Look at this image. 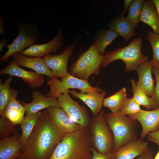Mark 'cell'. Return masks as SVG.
Returning <instances> with one entry per match:
<instances>
[{"label": "cell", "instance_id": "obj_1", "mask_svg": "<svg viewBox=\"0 0 159 159\" xmlns=\"http://www.w3.org/2000/svg\"><path fill=\"white\" fill-rule=\"evenodd\" d=\"M63 136L43 110L17 159H48Z\"/></svg>", "mask_w": 159, "mask_h": 159}, {"label": "cell", "instance_id": "obj_2", "mask_svg": "<svg viewBox=\"0 0 159 159\" xmlns=\"http://www.w3.org/2000/svg\"><path fill=\"white\" fill-rule=\"evenodd\" d=\"M89 128L81 127L64 135L48 159H91Z\"/></svg>", "mask_w": 159, "mask_h": 159}, {"label": "cell", "instance_id": "obj_3", "mask_svg": "<svg viewBox=\"0 0 159 159\" xmlns=\"http://www.w3.org/2000/svg\"><path fill=\"white\" fill-rule=\"evenodd\" d=\"M143 40L140 37L131 41L128 45L116 50L105 52L101 66L106 67L111 62L118 59L122 60L125 64L124 71L135 70L139 64L148 61V57L141 52Z\"/></svg>", "mask_w": 159, "mask_h": 159}, {"label": "cell", "instance_id": "obj_4", "mask_svg": "<svg viewBox=\"0 0 159 159\" xmlns=\"http://www.w3.org/2000/svg\"><path fill=\"white\" fill-rule=\"evenodd\" d=\"M104 116L113 134L114 152L122 145L137 139V120L122 115L119 112L109 113Z\"/></svg>", "mask_w": 159, "mask_h": 159}, {"label": "cell", "instance_id": "obj_5", "mask_svg": "<svg viewBox=\"0 0 159 159\" xmlns=\"http://www.w3.org/2000/svg\"><path fill=\"white\" fill-rule=\"evenodd\" d=\"M105 57L93 42L89 48L81 54L72 65L70 74L80 79L88 81L93 74L98 75Z\"/></svg>", "mask_w": 159, "mask_h": 159}, {"label": "cell", "instance_id": "obj_6", "mask_svg": "<svg viewBox=\"0 0 159 159\" xmlns=\"http://www.w3.org/2000/svg\"><path fill=\"white\" fill-rule=\"evenodd\" d=\"M104 115L102 110L98 115L93 117L89 129L92 147L99 153L106 154L114 152L115 143L112 132Z\"/></svg>", "mask_w": 159, "mask_h": 159}, {"label": "cell", "instance_id": "obj_7", "mask_svg": "<svg viewBox=\"0 0 159 159\" xmlns=\"http://www.w3.org/2000/svg\"><path fill=\"white\" fill-rule=\"evenodd\" d=\"M17 25L19 29L18 33L12 43L6 45L8 50L0 57V61L1 62H7L11 56L17 53H20L34 45L39 37L40 30L35 24H27L19 21Z\"/></svg>", "mask_w": 159, "mask_h": 159}, {"label": "cell", "instance_id": "obj_8", "mask_svg": "<svg viewBox=\"0 0 159 159\" xmlns=\"http://www.w3.org/2000/svg\"><path fill=\"white\" fill-rule=\"evenodd\" d=\"M61 78V81L56 78L47 79V84L50 90L46 95L47 97L57 98L70 89H79L82 93L103 91L99 87H92L88 81L80 79L69 73Z\"/></svg>", "mask_w": 159, "mask_h": 159}, {"label": "cell", "instance_id": "obj_9", "mask_svg": "<svg viewBox=\"0 0 159 159\" xmlns=\"http://www.w3.org/2000/svg\"><path fill=\"white\" fill-rule=\"evenodd\" d=\"M67 91L57 97L59 107L63 109L73 122L85 128H89L91 120L87 110L74 100Z\"/></svg>", "mask_w": 159, "mask_h": 159}, {"label": "cell", "instance_id": "obj_10", "mask_svg": "<svg viewBox=\"0 0 159 159\" xmlns=\"http://www.w3.org/2000/svg\"><path fill=\"white\" fill-rule=\"evenodd\" d=\"M79 37L72 44L64 48L61 53L57 55L49 54L43 58L47 67L51 71L54 78H61L68 73L67 71L69 58L76 47Z\"/></svg>", "mask_w": 159, "mask_h": 159}, {"label": "cell", "instance_id": "obj_11", "mask_svg": "<svg viewBox=\"0 0 159 159\" xmlns=\"http://www.w3.org/2000/svg\"><path fill=\"white\" fill-rule=\"evenodd\" d=\"M0 74H7L20 77L31 88L34 89L42 86L45 81L43 75L21 68L13 60L6 67L0 70Z\"/></svg>", "mask_w": 159, "mask_h": 159}, {"label": "cell", "instance_id": "obj_12", "mask_svg": "<svg viewBox=\"0 0 159 159\" xmlns=\"http://www.w3.org/2000/svg\"><path fill=\"white\" fill-rule=\"evenodd\" d=\"M63 30L59 29L54 38L50 42L44 44H34L20 53L30 57H42L54 53L63 43Z\"/></svg>", "mask_w": 159, "mask_h": 159}, {"label": "cell", "instance_id": "obj_13", "mask_svg": "<svg viewBox=\"0 0 159 159\" xmlns=\"http://www.w3.org/2000/svg\"><path fill=\"white\" fill-rule=\"evenodd\" d=\"M128 117L136 120L140 123L142 131L140 139L144 138L150 132L159 129V108L152 110H141L139 112L129 115Z\"/></svg>", "mask_w": 159, "mask_h": 159}, {"label": "cell", "instance_id": "obj_14", "mask_svg": "<svg viewBox=\"0 0 159 159\" xmlns=\"http://www.w3.org/2000/svg\"><path fill=\"white\" fill-rule=\"evenodd\" d=\"M47 109L52 122L63 135L82 127L72 120L64 111L60 107H52Z\"/></svg>", "mask_w": 159, "mask_h": 159}, {"label": "cell", "instance_id": "obj_15", "mask_svg": "<svg viewBox=\"0 0 159 159\" xmlns=\"http://www.w3.org/2000/svg\"><path fill=\"white\" fill-rule=\"evenodd\" d=\"M31 97L32 100L31 102L20 101L24 107L26 115L37 113L50 107H59L57 98L47 97L39 91L33 92L31 94Z\"/></svg>", "mask_w": 159, "mask_h": 159}, {"label": "cell", "instance_id": "obj_16", "mask_svg": "<svg viewBox=\"0 0 159 159\" xmlns=\"http://www.w3.org/2000/svg\"><path fill=\"white\" fill-rule=\"evenodd\" d=\"M21 135L0 138V159H17L22 154Z\"/></svg>", "mask_w": 159, "mask_h": 159}, {"label": "cell", "instance_id": "obj_17", "mask_svg": "<svg viewBox=\"0 0 159 159\" xmlns=\"http://www.w3.org/2000/svg\"><path fill=\"white\" fill-rule=\"evenodd\" d=\"M13 60L19 67L30 68L39 74L47 76L50 79L54 78L50 69L43 58L39 57H30L17 53L12 56Z\"/></svg>", "mask_w": 159, "mask_h": 159}, {"label": "cell", "instance_id": "obj_18", "mask_svg": "<svg viewBox=\"0 0 159 159\" xmlns=\"http://www.w3.org/2000/svg\"><path fill=\"white\" fill-rule=\"evenodd\" d=\"M148 145V141H145L140 139L127 143L114 152L116 159H133L145 151Z\"/></svg>", "mask_w": 159, "mask_h": 159}, {"label": "cell", "instance_id": "obj_19", "mask_svg": "<svg viewBox=\"0 0 159 159\" xmlns=\"http://www.w3.org/2000/svg\"><path fill=\"white\" fill-rule=\"evenodd\" d=\"M68 91L72 96L84 102L90 109L93 117L98 115L101 111L103 101L106 94V91L85 93H78L74 89Z\"/></svg>", "mask_w": 159, "mask_h": 159}, {"label": "cell", "instance_id": "obj_20", "mask_svg": "<svg viewBox=\"0 0 159 159\" xmlns=\"http://www.w3.org/2000/svg\"><path fill=\"white\" fill-rule=\"evenodd\" d=\"M153 67L148 61L139 64L135 70L138 76V85L148 96L151 97L155 87V80L152 75Z\"/></svg>", "mask_w": 159, "mask_h": 159}, {"label": "cell", "instance_id": "obj_21", "mask_svg": "<svg viewBox=\"0 0 159 159\" xmlns=\"http://www.w3.org/2000/svg\"><path fill=\"white\" fill-rule=\"evenodd\" d=\"M108 26L110 29L122 37L126 41L135 35L132 24L122 13L111 21Z\"/></svg>", "mask_w": 159, "mask_h": 159}, {"label": "cell", "instance_id": "obj_22", "mask_svg": "<svg viewBox=\"0 0 159 159\" xmlns=\"http://www.w3.org/2000/svg\"><path fill=\"white\" fill-rule=\"evenodd\" d=\"M139 21L148 25L154 33L159 34V15L151 0L145 1L144 2Z\"/></svg>", "mask_w": 159, "mask_h": 159}, {"label": "cell", "instance_id": "obj_23", "mask_svg": "<svg viewBox=\"0 0 159 159\" xmlns=\"http://www.w3.org/2000/svg\"><path fill=\"white\" fill-rule=\"evenodd\" d=\"M24 107L19 100L14 99L11 101L5 108L3 114L4 117L14 126L21 123L24 117Z\"/></svg>", "mask_w": 159, "mask_h": 159}, {"label": "cell", "instance_id": "obj_24", "mask_svg": "<svg viewBox=\"0 0 159 159\" xmlns=\"http://www.w3.org/2000/svg\"><path fill=\"white\" fill-rule=\"evenodd\" d=\"M12 76H9L2 83L0 80V115L3 116L4 111L9 103L12 100L16 99L19 92L14 89L10 87V84Z\"/></svg>", "mask_w": 159, "mask_h": 159}, {"label": "cell", "instance_id": "obj_25", "mask_svg": "<svg viewBox=\"0 0 159 159\" xmlns=\"http://www.w3.org/2000/svg\"><path fill=\"white\" fill-rule=\"evenodd\" d=\"M118 36L117 33L110 29H100L93 37V40L96 45L100 53L105 55L107 47Z\"/></svg>", "mask_w": 159, "mask_h": 159}, {"label": "cell", "instance_id": "obj_26", "mask_svg": "<svg viewBox=\"0 0 159 159\" xmlns=\"http://www.w3.org/2000/svg\"><path fill=\"white\" fill-rule=\"evenodd\" d=\"M42 113V112L40 111L33 114L26 115L23 120L20 124L21 130L20 138L21 142L23 146V152L25 149L26 141L30 135Z\"/></svg>", "mask_w": 159, "mask_h": 159}, {"label": "cell", "instance_id": "obj_27", "mask_svg": "<svg viewBox=\"0 0 159 159\" xmlns=\"http://www.w3.org/2000/svg\"><path fill=\"white\" fill-rule=\"evenodd\" d=\"M130 82L133 93L132 98L140 106H143L147 109H152L153 103L151 98L141 89L134 79H131Z\"/></svg>", "mask_w": 159, "mask_h": 159}, {"label": "cell", "instance_id": "obj_28", "mask_svg": "<svg viewBox=\"0 0 159 159\" xmlns=\"http://www.w3.org/2000/svg\"><path fill=\"white\" fill-rule=\"evenodd\" d=\"M126 88L123 87L113 95L104 98L102 106L108 108L112 112H119L120 104L126 98Z\"/></svg>", "mask_w": 159, "mask_h": 159}, {"label": "cell", "instance_id": "obj_29", "mask_svg": "<svg viewBox=\"0 0 159 159\" xmlns=\"http://www.w3.org/2000/svg\"><path fill=\"white\" fill-rule=\"evenodd\" d=\"M146 37L151 45L153 51L152 59L149 61L153 67L159 68V34L150 31Z\"/></svg>", "mask_w": 159, "mask_h": 159}, {"label": "cell", "instance_id": "obj_30", "mask_svg": "<svg viewBox=\"0 0 159 159\" xmlns=\"http://www.w3.org/2000/svg\"><path fill=\"white\" fill-rule=\"evenodd\" d=\"M144 0H134L128 10L127 19L132 24L134 29L138 27Z\"/></svg>", "mask_w": 159, "mask_h": 159}, {"label": "cell", "instance_id": "obj_31", "mask_svg": "<svg viewBox=\"0 0 159 159\" xmlns=\"http://www.w3.org/2000/svg\"><path fill=\"white\" fill-rule=\"evenodd\" d=\"M141 110L140 105L132 97H126L120 104L119 112L122 115H129L137 113Z\"/></svg>", "mask_w": 159, "mask_h": 159}, {"label": "cell", "instance_id": "obj_32", "mask_svg": "<svg viewBox=\"0 0 159 159\" xmlns=\"http://www.w3.org/2000/svg\"><path fill=\"white\" fill-rule=\"evenodd\" d=\"M19 134V130L14 127L4 117H0V136L9 137Z\"/></svg>", "mask_w": 159, "mask_h": 159}, {"label": "cell", "instance_id": "obj_33", "mask_svg": "<svg viewBox=\"0 0 159 159\" xmlns=\"http://www.w3.org/2000/svg\"><path fill=\"white\" fill-rule=\"evenodd\" d=\"M152 72L155 77L156 85L151 97L153 103L152 109L155 110L159 108V68L153 67Z\"/></svg>", "mask_w": 159, "mask_h": 159}, {"label": "cell", "instance_id": "obj_34", "mask_svg": "<svg viewBox=\"0 0 159 159\" xmlns=\"http://www.w3.org/2000/svg\"><path fill=\"white\" fill-rule=\"evenodd\" d=\"M92 157L91 159H116L115 152L103 154L99 153L92 146L91 148Z\"/></svg>", "mask_w": 159, "mask_h": 159}, {"label": "cell", "instance_id": "obj_35", "mask_svg": "<svg viewBox=\"0 0 159 159\" xmlns=\"http://www.w3.org/2000/svg\"><path fill=\"white\" fill-rule=\"evenodd\" d=\"M147 136L148 141L159 143V129L149 133Z\"/></svg>", "mask_w": 159, "mask_h": 159}, {"label": "cell", "instance_id": "obj_36", "mask_svg": "<svg viewBox=\"0 0 159 159\" xmlns=\"http://www.w3.org/2000/svg\"><path fill=\"white\" fill-rule=\"evenodd\" d=\"M154 153L150 147H148V149L136 159H153Z\"/></svg>", "mask_w": 159, "mask_h": 159}, {"label": "cell", "instance_id": "obj_37", "mask_svg": "<svg viewBox=\"0 0 159 159\" xmlns=\"http://www.w3.org/2000/svg\"><path fill=\"white\" fill-rule=\"evenodd\" d=\"M133 0H125L124 1L123 11L122 13L125 14L126 12L128 11L132 3Z\"/></svg>", "mask_w": 159, "mask_h": 159}, {"label": "cell", "instance_id": "obj_38", "mask_svg": "<svg viewBox=\"0 0 159 159\" xmlns=\"http://www.w3.org/2000/svg\"><path fill=\"white\" fill-rule=\"evenodd\" d=\"M4 23V18L1 16H0V34H1L6 35V33L3 28V25Z\"/></svg>", "mask_w": 159, "mask_h": 159}, {"label": "cell", "instance_id": "obj_39", "mask_svg": "<svg viewBox=\"0 0 159 159\" xmlns=\"http://www.w3.org/2000/svg\"><path fill=\"white\" fill-rule=\"evenodd\" d=\"M8 43V41L6 38H3L0 42V52L2 51L4 47Z\"/></svg>", "mask_w": 159, "mask_h": 159}, {"label": "cell", "instance_id": "obj_40", "mask_svg": "<svg viewBox=\"0 0 159 159\" xmlns=\"http://www.w3.org/2000/svg\"><path fill=\"white\" fill-rule=\"evenodd\" d=\"M155 5L159 15V0H151Z\"/></svg>", "mask_w": 159, "mask_h": 159}, {"label": "cell", "instance_id": "obj_41", "mask_svg": "<svg viewBox=\"0 0 159 159\" xmlns=\"http://www.w3.org/2000/svg\"><path fill=\"white\" fill-rule=\"evenodd\" d=\"M158 145V153H157L156 155H155V157L153 158V159H159V143H156Z\"/></svg>", "mask_w": 159, "mask_h": 159}, {"label": "cell", "instance_id": "obj_42", "mask_svg": "<svg viewBox=\"0 0 159 159\" xmlns=\"http://www.w3.org/2000/svg\"></svg>", "mask_w": 159, "mask_h": 159}]
</instances>
